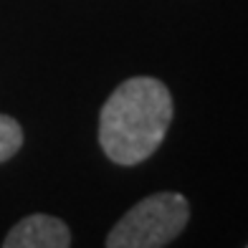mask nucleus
<instances>
[{
	"mask_svg": "<svg viewBox=\"0 0 248 248\" xmlns=\"http://www.w3.org/2000/svg\"><path fill=\"white\" fill-rule=\"evenodd\" d=\"M71 231L61 218L33 213L8 231L3 248H69Z\"/></svg>",
	"mask_w": 248,
	"mask_h": 248,
	"instance_id": "nucleus-3",
	"label": "nucleus"
},
{
	"mask_svg": "<svg viewBox=\"0 0 248 248\" xmlns=\"http://www.w3.org/2000/svg\"><path fill=\"white\" fill-rule=\"evenodd\" d=\"M20 147H23V127L13 117L0 114V165L16 157Z\"/></svg>",
	"mask_w": 248,
	"mask_h": 248,
	"instance_id": "nucleus-4",
	"label": "nucleus"
},
{
	"mask_svg": "<svg viewBox=\"0 0 248 248\" xmlns=\"http://www.w3.org/2000/svg\"><path fill=\"white\" fill-rule=\"evenodd\" d=\"M175 114L172 94L155 76L122 81L99 111V144L114 165L134 167L157 152Z\"/></svg>",
	"mask_w": 248,
	"mask_h": 248,
	"instance_id": "nucleus-1",
	"label": "nucleus"
},
{
	"mask_svg": "<svg viewBox=\"0 0 248 248\" xmlns=\"http://www.w3.org/2000/svg\"><path fill=\"white\" fill-rule=\"evenodd\" d=\"M190 220V205L180 193H155L132 205L107 235V248L170 246Z\"/></svg>",
	"mask_w": 248,
	"mask_h": 248,
	"instance_id": "nucleus-2",
	"label": "nucleus"
}]
</instances>
